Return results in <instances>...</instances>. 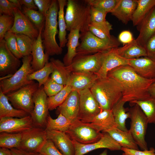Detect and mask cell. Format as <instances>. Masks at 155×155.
Wrapping results in <instances>:
<instances>
[{"label": "cell", "mask_w": 155, "mask_h": 155, "mask_svg": "<svg viewBox=\"0 0 155 155\" xmlns=\"http://www.w3.org/2000/svg\"><path fill=\"white\" fill-rule=\"evenodd\" d=\"M107 76L116 80L123 89L122 100L129 103L142 100L151 96L149 89L155 79H148L138 74L128 65L118 67L109 71Z\"/></svg>", "instance_id": "1"}, {"label": "cell", "mask_w": 155, "mask_h": 155, "mask_svg": "<svg viewBox=\"0 0 155 155\" xmlns=\"http://www.w3.org/2000/svg\"><path fill=\"white\" fill-rule=\"evenodd\" d=\"M90 89L102 110H111L122 97L121 85L108 76L98 78Z\"/></svg>", "instance_id": "2"}, {"label": "cell", "mask_w": 155, "mask_h": 155, "mask_svg": "<svg viewBox=\"0 0 155 155\" xmlns=\"http://www.w3.org/2000/svg\"><path fill=\"white\" fill-rule=\"evenodd\" d=\"M91 6L84 0H68L65 15L67 30L79 29L80 34L89 31Z\"/></svg>", "instance_id": "3"}, {"label": "cell", "mask_w": 155, "mask_h": 155, "mask_svg": "<svg viewBox=\"0 0 155 155\" xmlns=\"http://www.w3.org/2000/svg\"><path fill=\"white\" fill-rule=\"evenodd\" d=\"M57 1L52 0L51 3L45 17L44 28L43 32V43L45 53L49 56L61 55L62 48L56 40L57 29V17L59 11Z\"/></svg>", "instance_id": "4"}, {"label": "cell", "mask_w": 155, "mask_h": 155, "mask_svg": "<svg viewBox=\"0 0 155 155\" xmlns=\"http://www.w3.org/2000/svg\"><path fill=\"white\" fill-rule=\"evenodd\" d=\"M80 42L77 48V55L94 54L106 52L112 49L119 47L120 42L112 35L108 39H102L96 36L89 31L80 34Z\"/></svg>", "instance_id": "5"}, {"label": "cell", "mask_w": 155, "mask_h": 155, "mask_svg": "<svg viewBox=\"0 0 155 155\" xmlns=\"http://www.w3.org/2000/svg\"><path fill=\"white\" fill-rule=\"evenodd\" d=\"M31 55L22 58V64L19 69L8 78H1L0 90L5 95L15 91L34 81H29L27 76L33 72L31 67Z\"/></svg>", "instance_id": "6"}, {"label": "cell", "mask_w": 155, "mask_h": 155, "mask_svg": "<svg viewBox=\"0 0 155 155\" xmlns=\"http://www.w3.org/2000/svg\"><path fill=\"white\" fill-rule=\"evenodd\" d=\"M131 120L129 130L138 146L142 150H148L145 136L148 124L145 114L137 104L132 105L128 109Z\"/></svg>", "instance_id": "7"}, {"label": "cell", "mask_w": 155, "mask_h": 155, "mask_svg": "<svg viewBox=\"0 0 155 155\" xmlns=\"http://www.w3.org/2000/svg\"><path fill=\"white\" fill-rule=\"evenodd\" d=\"M65 133L71 139L82 144H87L98 141L102 135L90 123L76 119L71 122Z\"/></svg>", "instance_id": "8"}, {"label": "cell", "mask_w": 155, "mask_h": 155, "mask_svg": "<svg viewBox=\"0 0 155 155\" xmlns=\"http://www.w3.org/2000/svg\"><path fill=\"white\" fill-rule=\"evenodd\" d=\"M39 88L38 82L34 81L6 95L14 108L30 115L34 107L33 96Z\"/></svg>", "instance_id": "9"}, {"label": "cell", "mask_w": 155, "mask_h": 155, "mask_svg": "<svg viewBox=\"0 0 155 155\" xmlns=\"http://www.w3.org/2000/svg\"><path fill=\"white\" fill-rule=\"evenodd\" d=\"M106 53L77 55L67 67L71 72H82L96 74L101 67Z\"/></svg>", "instance_id": "10"}, {"label": "cell", "mask_w": 155, "mask_h": 155, "mask_svg": "<svg viewBox=\"0 0 155 155\" xmlns=\"http://www.w3.org/2000/svg\"><path fill=\"white\" fill-rule=\"evenodd\" d=\"M47 139V131L45 129L34 126L22 133L19 149L39 153Z\"/></svg>", "instance_id": "11"}, {"label": "cell", "mask_w": 155, "mask_h": 155, "mask_svg": "<svg viewBox=\"0 0 155 155\" xmlns=\"http://www.w3.org/2000/svg\"><path fill=\"white\" fill-rule=\"evenodd\" d=\"M78 92L80 109L77 119L90 123L102 110L90 89H86Z\"/></svg>", "instance_id": "12"}, {"label": "cell", "mask_w": 155, "mask_h": 155, "mask_svg": "<svg viewBox=\"0 0 155 155\" xmlns=\"http://www.w3.org/2000/svg\"><path fill=\"white\" fill-rule=\"evenodd\" d=\"M43 86L39 88L33 96L34 107L30 114L34 126L45 129L49 114L47 99Z\"/></svg>", "instance_id": "13"}, {"label": "cell", "mask_w": 155, "mask_h": 155, "mask_svg": "<svg viewBox=\"0 0 155 155\" xmlns=\"http://www.w3.org/2000/svg\"><path fill=\"white\" fill-rule=\"evenodd\" d=\"M21 61L8 48L3 39L0 40V76L8 78L20 67Z\"/></svg>", "instance_id": "14"}, {"label": "cell", "mask_w": 155, "mask_h": 155, "mask_svg": "<svg viewBox=\"0 0 155 155\" xmlns=\"http://www.w3.org/2000/svg\"><path fill=\"white\" fill-rule=\"evenodd\" d=\"M101 138L97 142L87 144H82L72 140L75 149V155H84L93 150L106 148L111 151L121 150V147L108 133L102 132Z\"/></svg>", "instance_id": "15"}, {"label": "cell", "mask_w": 155, "mask_h": 155, "mask_svg": "<svg viewBox=\"0 0 155 155\" xmlns=\"http://www.w3.org/2000/svg\"><path fill=\"white\" fill-rule=\"evenodd\" d=\"M14 22L9 30L15 34H22L35 40L38 37L39 30L29 19L18 8L14 10Z\"/></svg>", "instance_id": "16"}, {"label": "cell", "mask_w": 155, "mask_h": 155, "mask_svg": "<svg viewBox=\"0 0 155 155\" xmlns=\"http://www.w3.org/2000/svg\"><path fill=\"white\" fill-rule=\"evenodd\" d=\"M33 127L30 115L20 118L6 117L0 119V133H22Z\"/></svg>", "instance_id": "17"}, {"label": "cell", "mask_w": 155, "mask_h": 155, "mask_svg": "<svg viewBox=\"0 0 155 155\" xmlns=\"http://www.w3.org/2000/svg\"><path fill=\"white\" fill-rule=\"evenodd\" d=\"M98 78L95 73L72 72L66 85L70 86L73 91L78 92L86 89H90Z\"/></svg>", "instance_id": "18"}, {"label": "cell", "mask_w": 155, "mask_h": 155, "mask_svg": "<svg viewBox=\"0 0 155 155\" xmlns=\"http://www.w3.org/2000/svg\"><path fill=\"white\" fill-rule=\"evenodd\" d=\"M46 131L47 139L51 141L63 155H75L72 140L65 132L54 130Z\"/></svg>", "instance_id": "19"}, {"label": "cell", "mask_w": 155, "mask_h": 155, "mask_svg": "<svg viewBox=\"0 0 155 155\" xmlns=\"http://www.w3.org/2000/svg\"><path fill=\"white\" fill-rule=\"evenodd\" d=\"M116 48L112 49L105 54L101 67L96 74L98 78L107 77L108 73L118 67L128 65L129 59L124 58L117 53Z\"/></svg>", "instance_id": "20"}, {"label": "cell", "mask_w": 155, "mask_h": 155, "mask_svg": "<svg viewBox=\"0 0 155 155\" xmlns=\"http://www.w3.org/2000/svg\"><path fill=\"white\" fill-rule=\"evenodd\" d=\"M136 26L139 34L136 39L145 47L148 40L155 34V6Z\"/></svg>", "instance_id": "21"}, {"label": "cell", "mask_w": 155, "mask_h": 155, "mask_svg": "<svg viewBox=\"0 0 155 155\" xmlns=\"http://www.w3.org/2000/svg\"><path fill=\"white\" fill-rule=\"evenodd\" d=\"M43 26L39 30L38 36L34 40L32 48L31 55L32 56V60L31 65L33 72L42 68L48 62L49 58V56L44 52L42 42V33Z\"/></svg>", "instance_id": "22"}, {"label": "cell", "mask_w": 155, "mask_h": 155, "mask_svg": "<svg viewBox=\"0 0 155 155\" xmlns=\"http://www.w3.org/2000/svg\"><path fill=\"white\" fill-rule=\"evenodd\" d=\"M80 109V97L78 92L72 91L64 102L57 108L61 113L71 121L77 119Z\"/></svg>", "instance_id": "23"}, {"label": "cell", "mask_w": 155, "mask_h": 155, "mask_svg": "<svg viewBox=\"0 0 155 155\" xmlns=\"http://www.w3.org/2000/svg\"><path fill=\"white\" fill-rule=\"evenodd\" d=\"M128 65L143 78L155 79V61L148 57L129 59Z\"/></svg>", "instance_id": "24"}, {"label": "cell", "mask_w": 155, "mask_h": 155, "mask_svg": "<svg viewBox=\"0 0 155 155\" xmlns=\"http://www.w3.org/2000/svg\"><path fill=\"white\" fill-rule=\"evenodd\" d=\"M137 4V0H119L111 13L126 25L131 21Z\"/></svg>", "instance_id": "25"}, {"label": "cell", "mask_w": 155, "mask_h": 155, "mask_svg": "<svg viewBox=\"0 0 155 155\" xmlns=\"http://www.w3.org/2000/svg\"><path fill=\"white\" fill-rule=\"evenodd\" d=\"M116 49L120 56L127 59L147 57L145 47L141 44L136 39L122 47L116 48Z\"/></svg>", "instance_id": "26"}, {"label": "cell", "mask_w": 155, "mask_h": 155, "mask_svg": "<svg viewBox=\"0 0 155 155\" xmlns=\"http://www.w3.org/2000/svg\"><path fill=\"white\" fill-rule=\"evenodd\" d=\"M121 147L132 150H139L138 146L130 131H124L117 127L112 128L106 132Z\"/></svg>", "instance_id": "27"}, {"label": "cell", "mask_w": 155, "mask_h": 155, "mask_svg": "<svg viewBox=\"0 0 155 155\" xmlns=\"http://www.w3.org/2000/svg\"><path fill=\"white\" fill-rule=\"evenodd\" d=\"M90 123L98 131L106 132L117 126L111 110H102L93 119Z\"/></svg>", "instance_id": "28"}, {"label": "cell", "mask_w": 155, "mask_h": 155, "mask_svg": "<svg viewBox=\"0 0 155 155\" xmlns=\"http://www.w3.org/2000/svg\"><path fill=\"white\" fill-rule=\"evenodd\" d=\"M80 37V32L78 29L71 30L68 34L66 44L67 51L63 59V62L66 66L71 64L77 55V49L80 44L79 40Z\"/></svg>", "instance_id": "29"}, {"label": "cell", "mask_w": 155, "mask_h": 155, "mask_svg": "<svg viewBox=\"0 0 155 155\" xmlns=\"http://www.w3.org/2000/svg\"><path fill=\"white\" fill-rule=\"evenodd\" d=\"M52 71L51 78L57 83L65 86L71 72L63 63L53 58L50 59Z\"/></svg>", "instance_id": "30"}, {"label": "cell", "mask_w": 155, "mask_h": 155, "mask_svg": "<svg viewBox=\"0 0 155 155\" xmlns=\"http://www.w3.org/2000/svg\"><path fill=\"white\" fill-rule=\"evenodd\" d=\"M29 115L26 112L13 107L6 95L0 90V119L6 117L20 118Z\"/></svg>", "instance_id": "31"}, {"label": "cell", "mask_w": 155, "mask_h": 155, "mask_svg": "<svg viewBox=\"0 0 155 155\" xmlns=\"http://www.w3.org/2000/svg\"><path fill=\"white\" fill-rule=\"evenodd\" d=\"M125 102L121 98L114 105L112 110L117 127L121 130L128 131L129 130L125 123L130 115L128 110L127 111L124 107Z\"/></svg>", "instance_id": "32"}, {"label": "cell", "mask_w": 155, "mask_h": 155, "mask_svg": "<svg viewBox=\"0 0 155 155\" xmlns=\"http://www.w3.org/2000/svg\"><path fill=\"white\" fill-rule=\"evenodd\" d=\"M137 6L131 20L134 26L139 25L150 10L155 6V0H137Z\"/></svg>", "instance_id": "33"}, {"label": "cell", "mask_w": 155, "mask_h": 155, "mask_svg": "<svg viewBox=\"0 0 155 155\" xmlns=\"http://www.w3.org/2000/svg\"><path fill=\"white\" fill-rule=\"evenodd\" d=\"M59 5L58 12L59 28L58 38L59 40V45L62 48L64 47L67 42L66 38L67 26L65 20L64 8L67 5V1L66 0H57Z\"/></svg>", "instance_id": "34"}, {"label": "cell", "mask_w": 155, "mask_h": 155, "mask_svg": "<svg viewBox=\"0 0 155 155\" xmlns=\"http://www.w3.org/2000/svg\"><path fill=\"white\" fill-rule=\"evenodd\" d=\"M137 104L146 116L148 123L155 125V97L151 96L142 100L134 101L130 103Z\"/></svg>", "instance_id": "35"}, {"label": "cell", "mask_w": 155, "mask_h": 155, "mask_svg": "<svg viewBox=\"0 0 155 155\" xmlns=\"http://www.w3.org/2000/svg\"><path fill=\"white\" fill-rule=\"evenodd\" d=\"M71 121L61 113L57 118L53 119L49 115L47 117L46 130H54L65 132L70 126Z\"/></svg>", "instance_id": "36"}, {"label": "cell", "mask_w": 155, "mask_h": 155, "mask_svg": "<svg viewBox=\"0 0 155 155\" xmlns=\"http://www.w3.org/2000/svg\"><path fill=\"white\" fill-rule=\"evenodd\" d=\"M107 13L91 6V23L99 26L108 33L113 29L112 25L106 19Z\"/></svg>", "instance_id": "37"}, {"label": "cell", "mask_w": 155, "mask_h": 155, "mask_svg": "<svg viewBox=\"0 0 155 155\" xmlns=\"http://www.w3.org/2000/svg\"><path fill=\"white\" fill-rule=\"evenodd\" d=\"M22 137V133H0V147L9 149L19 148Z\"/></svg>", "instance_id": "38"}, {"label": "cell", "mask_w": 155, "mask_h": 155, "mask_svg": "<svg viewBox=\"0 0 155 155\" xmlns=\"http://www.w3.org/2000/svg\"><path fill=\"white\" fill-rule=\"evenodd\" d=\"M52 71L51 64L50 62H48L42 68L28 75L27 79L29 81L36 80L39 88L46 83Z\"/></svg>", "instance_id": "39"}, {"label": "cell", "mask_w": 155, "mask_h": 155, "mask_svg": "<svg viewBox=\"0 0 155 155\" xmlns=\"http://www.w3.org/2000/svg\"><path fill=\"white\" fill-rule=\"evenodd\" d=\"M71 87L65 85L63 88L56 95L48 97L47 102L49 110H53L60 106L72 91Z\"/></svg>", "instance_id": "40"}, {"label": "cell", "mask_w": 155, "mask_h": 155, "mask_svg": "<svg viewBox=\"0 0 155 155\" xmlns=\"http://www.w3.org/2000/svg\"><path fill=\"white\" fill-rule=\"evenodd\" d=\"M15 35L19 50L22 57L31 55L34 40L22 34H15Z\"/></svg>", "instance_id": "41"}, {"label": "cell", "mask_w": 155, "mask_h": 155, "mask_svg": "<svg viewBox=\"0 0 155 155\" xmlns=\"http://www.w3.org/2000/svg\"><path fill=\"white\" fill-rule=\"evenodd\" d=\"M22 12L39 30L44 25L45 16L38 11L22 7Z\"/></svg>", "instance_id": "42"}, {"label": "cell", "mask_w": 155, "mask_h": 155, "mask_svg": "<svg viewBox=\"0 0 155 155\" xmlns=\"http://www.w3.org/2000/svg\"><path fill=\"white\" fill-rule=\"evenodd\" d=\"M91 7L107 13H111L119 0H85Z\"/></svg>", "instance_id": "43"}, {"label": "cell", "mask_w": 155, "mask_h": 155, "mask_svg": "<svg viewBox=\"0 0 155 155\" xmlns=\"http://www.w3.org/2000/svg\"><path fill=\"white\" fill-rule=\"evenodd\" d=\"M4 39L11 52L18 58H22L23 57L19 50L15 34L9 31L5 34Z\"/></svg>", "instance_id": "44"}, {"label": "cell", "mask_w": 155, "mask_h": 155, "mask_svg": "<svg viewBox=\"0 0 155 155\" xmlns=\"http://www.w3.org/2000/svg\"><path fill=\"white\" fill-rule=\"evenodd\" d=\"M14 22V17L2 14L0 16V40L4 39L6 33L12 28Z\"/></svg>", "instance_id": "45"}, {"label": "cell", "mask_w": 155, "mask_h": 155, "mask_svg": "<svg viewBox=\"0 0 155 155\" xmlns=\"http://www.w3.org/2000/svg\"><path fill=\"white\" fill-rule=\"evenodd\" d=\"M65 86L57 83L49 77L43 86L44 90L47 96L50 97L59 92Z\"/></svg>", "instance_id": "46"}, {"label": "cell", "mask_w": 155, "mask_h": 155, "mask_svg": "<svg viewBox=\"0 0 155 155\" xmlns=\"http://www.w3.org/2000/svg\"><path fill=\"white\" fill-rule=\"evenodd\" d=\"M39 153L42 155H63L52 142L49 139H47Z\"/></svg>", "instance_id": "47"}, {"label": "cell", "mask_w": 155, "mask_h": 155, "mask_svg": "<svg viewBox=\"0 0 155 155\" xmlns=\"http://www.w3.org/2000/svg\"><path fill=\"white\" fill-rule=\"evenodd\" d=\"M89 31L97 37L102 39H108L112 35L102 28L90 23L89 26Z\"/></svg>", "instance_id": "48"}, {"label": "cell", "mask_w": 155, "mask_h": 155, "mask_svg": "<svg viewBox=\"0 0 155 155\" xmlns=\"http://www.w3.org/2000/svg\"><path fill=\"white\" fill-rule=\"evenodd\" d=\"M16 8V7L9 0H0V15L4 14L14 17V10Z\"/></svg>", "instance_id": "49"}, {"label": "cell", "mask_w": 155, "mask_h": 155, "mask_svg": "<svg viewBox=\"0 0 155 155\" xmlns=\"http://www.w3.org/2000/svg\"><path fill=\"white\" fill-rule=\"evenodd\" d=\"M34 1L38 11L45 17L50 7L52 0H34Z\"/></svg>", "instance_id": "50"}, {"label": "cell", "mask_w": 155, "mask_h": 155, "mask_svg": "<svg viewBox=\"0 0 155 155\" xmlns=\"http://www.w3.org/2000/svg\"><path fill=\"white\" fill-rule=\"evenodd\" d=\"M145 47L147 57L155 61V34L148 40Z\"/></svg>", "instance_id": "51"}, {"label": "cell", "mask_w": 155, "mask_h": 155, "mask_svg": "<svg viewBox=\"0 0 155 155\" xmlns=\"http://www.w3.org/2000/svg\"><path fill=\"white\" fill-rule=\"evenodd\" d=\"M121 150L131 155H155V149L153 147L149 150L142 151L122 148Z\"/></svg>", "instance_id": "52"}, {"label": "cell", "mask_w": 155, "mask_h": 155, "mask_svg": "<svg viewBox=\"0 0 155 155\" xmlns=\"http://www.w3.org/2000/svg\"><path fill=\"white\" fill-rule=\"evenodd\" d=\"M118 40L124 45L132 42L134 39L132 33L128 30H124L119 34Z\"/></svg>", "instance_id": "53"}, {"label": "cell", "mask_w": 155, "mask_h": 155, "mask_svg": "<svg viewBox=\"0 0 155 155\" xmlns=\"http://www.w3.org/2000/svg\"><path fill=\"white\" fill-rule=\"evenodd\" d=\"M12 155H40L39 153L28 152L17 148L10 149Z\"/></svg>", "instance_id": "54"}, {"label": "cell", "mask_w": 155, "mask_h": 155, "mask_svg": "<svg viewBox=\"0 0 155 155\" xmlns=\"http://www.w3.org/2000/svg\"><path fill=\"white\" fill-rule=\"evenodd\" d=\"M21 5H24L26 8L30 9L36 10L37 9L34 0H20Z\"/></svg>", "instance_id": "55"}, {"label": "cell", "mask_w": 155, "mask_h": 155, "mask_svg": "<svg viewBox=\"0 0 155 155\" xmlns=\"http://www.w3.org/2000/svg\"><path fill=\"white\" fill-rule=\"evenodd\" d=\"M0 155H12L10 149L3 148H0Z\"/></svg>", "instance_id": "56"}, {"label": "cell", "mask_w": 155, "mask_h": 155, "mask_svg": "<svg viewBox=\"0 0 155 155\" xmlns=\"http://www.w3.org/2000/svg\"><path fill=\"white\" fill-rule=\"evenodd\" d=\"M148 91L151 96L155 97V81L151 85Z\"/></svg>", "instance_id": "57"}, {"label": "cell", "mask_w": 155, "mask_h": 155, "mask_svg": "<svg viewBox=\"0 0 155 155\" xmlns=\"http://www.w3.org/2000/svg\"><path fill=\"white\" fill-rule=\"evenodd\" d=\"M9 1L13 3L18 8L22 10V6L20 4V0H9Z\"/></svg>", "instance_id": "58"}, {"label": "cell", "mask_w": 155, "mask_h": 155, "mask_svg": "<svg viewBox=\"0 0 155 155\" xmlns=\"http://www.w3.org/2000/svg\"><path fill=\"white\" fill-rule=\"evenodd\" d=\"M99 155H107V150H105Z\"/></svg>", "instance_id": "59"}, {"label": "cell", "mask_w": 155, "mask_h": 155, "mask_svg": "<svg viewBox=\"0 0 155 155\" xmlns=\"http://www.w3.org/2000/svg\"><path fill=\"white\" fill-rule=\"evenodd\" d=\"M121 155H131L130 154H128L127 153H126L125 152H124L122 153V154H121Z\"/></svg>", "instance_id": "60"}, {"label": "cell", "mask_w": 155, "mask_h": 155, "mask_svg": "<svg viewBox=\"0 0 155 155\" xmlns=\"http://www.w3.org/2000/svg\"><path fill=\"white\" fill-rule=\"evenodd\" d=\"M40 155H42L40 154Z\"/></svg>", "instance_id": "61"}, {"label": "cell", "mask_w": 155, "mask_h": 155, "mask_svg": "<svg viewBox=\"0 0 155 155\" xmlns=\"http://www.w3.org/2000/svg\"></svg>", "instance_id": "62"}]
</instances>
